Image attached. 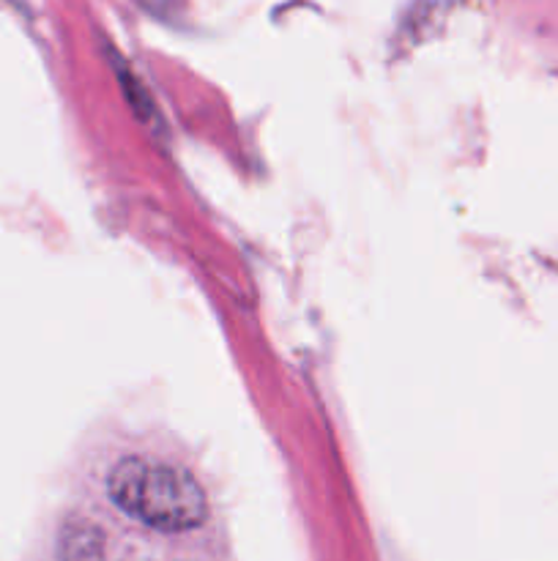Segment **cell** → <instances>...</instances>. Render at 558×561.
Returning <instances> with one entry per match:
<instances>
[{"mask_svg":"<svg viewBox=\"0 0 558 561\" xmlns=\"http://www.w3.org/2000/svg\"><path fill=\"white\" fill-rule=\"evenodd\" d=\"M146 11H153L159 16H173L178 11V0H137Z\"/></svg>","mask_w":558,"mask_h":561,"instance_id":"3","label":"cell"},{"mask_svg":"<svg viewBox=\"0 0 558 561\" xmlns=\"http://www.w3.org/2000/svg\"><path fill=\"white\" fill-rule=\"evenodd\" d=\"M107 493L120 513L156 531L197 529L208 515L206 491L184 466L140 455L113 466Z\"/></svg>","mask_w":558,"mask_h":561,"instance_id":"1","label":"cell"},{"mask_svg":"<svg viewBox=\"0 0 558 561\" xmlns=\"http://www.w3.org/2000/svg\"><path fill=\"white\" fill-rule=\"evenodd\" d=\"M63 561H104L102 531L91 520H69L60 535Z\"/></svg>","mask_w":558,"mask_h":561,"instance_id":"2","label":"cell"}]
</instances>
